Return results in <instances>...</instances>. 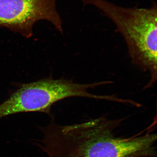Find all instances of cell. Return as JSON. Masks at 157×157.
I'll list each match as a JSON object with an SVG mask.
<instances>
[{"label": "cell", "instance_id": "1", "mask_svg": "<svg viewBox=\"0 0 157 157\" xmlns=\"http://www.w3.org/2000/svg\"><path fill=\"white\" fill-rule=\"evenodd\" d=\"M124 120L103 116L63 126L52 120L40 127L39 145L49 157H156L155 125L132 137H118L115 130Z\"/></svg>", "mask_w": 157, "mask_h": 157}, {"label": "cell", "instance_id": "2", "mask_svg": "<svg viewBox=\"0 0 157 157\" xmlns=\"http://www.w3.org/2000/svg\"><path fill=\"white\" fill-rule=\"evenodd\" d=\"M84 6H95L112 20L126 44L133 64L148 73L144 89L157 79V6L124 8L106 0H81Z\"/></svg>", "mask_w": 157, "mask_h": 157}, {"label": "cell", "instance_id": "3", "mask_svg": "<svg viewBox=\"0 0 157 157\" xmlns=\"http://www.w3.org/2000/svg\"><path fill=\"white\" fill-rule=\"evenodd\" d=\"M107 84V80L79 83L52 77L24 83L0 104V119L21 113L42 112L51 115L54 104L73 97L108 101L109 95H98L90 92L91 89Z\"/></svg>", "mask_w": 157, "mask_h": 157}, {"label": "cell", "instance_id": "4", "mask_svg": "<svg viewBox=\"0 0 157 157\" xmlns=\"http://www.w3.org/2000/svg\"><path fill=\"white\" fill-rule=\"evenodd\" d=\"M56 0H0V28H6L29 38L33 25L47 21L63 34L61 18Z\"/></svg>", "mask_w": 157, "mask_h": 157}]
</instances>
